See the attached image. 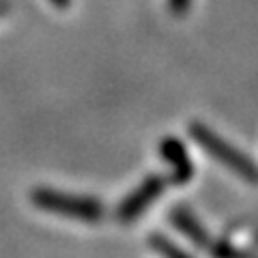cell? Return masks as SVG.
Masks as SVG:
<instances>
[{
	"label": "cell",
	"instance_id": "1",
	"mask_svg": "<svg viewBox=\"0 0 258 258\" xmlns=\"http://www.w3.org/2000/svg\"><path fill=\"white\" fill-rule=\"evenodd\" d=\"M187 132L191 136V140L196 142L200 149H205L215 161L224 164L230 172H235L239 179H243L247 183H258V166L243 151H239L237 147H232L230 142H226L222 136H217L211 127L194 120V123L187 125Z\"/></svg>",
	"mask_w": 258,
	"mask_h": 258
},
{
	"label": "cell",
	"instance_id": "2",
	"mask_svg": "<svg viewBox=\"0 0 258 258\" xmlns=\"http://www.w3.org/2000/svg\"><path fill=\"white\" fill-rule=\"evenodd\" d=\"M35 203L47 209V211L60 213V215H69L76 220H84V222H97L103 215V207L101 203H97L95 198H86V196H67V194H58V191H50V189H41L35 191Z\"/></svg>",
	"mask_w": 258,
	"mask_h": 258
},
{
	"label": "cell",
	"instance_id": "3",
	"mask_svg": "<svg viewBox=\"0 0 258 258\" xmlns=\"http://www.w3.org/2000/svg\"><path fill=\"white\" fill-rule=\"evenodd\" d=\"M166 189V179L159 174H153L149 179H144V183L140 185L136 191H132L129 196L123 200V205L118 207V220L123 222H132L138 215H142L147 211V207L157 200Z\"/></svg>",
	"mask_w": 258,
	"mask_h": 258
},
{
	"label": "cell",
	"instance_id": "4",
	"mask_svg": "<svg viewBox=\"0 0 258 258\" xmlns=\"http://www.w3.org/2000/svg\"><path fill=\"white\" fill-rule=\"evenodd\" d=\"M159 153H161V159H164L172 170V174H170L172 183L185 185L194 179V161L189 159L187 149H185V144L179 138H172V136L164 138L159 144Z\"/></svg>",
	"mask_w": 258,
	"mask_h": 258
},
{
	"label": "cell",
	"instance_id": "5",
	"mask_svg": "<svg viewBox=\"0 0 258 258\" xmlns=\"http://www.w3.org/2000/svg\"><path fill=\"white\" fill-rule=\"evenodd\" d=\"M170 222L174 224V228L179 230L183 237H187L196 247H203V249L211 247L213 241H211L209 230L205 228L203 224H200V220L189 211V209L174 207L172 211H170Z\"/></svg>",
	"mask_w": 258,
	"mask_h": 258
},
{
	"label": "cell",
	"instance_id": "6",
	"mask_svg": "<svg viewBox=\"0 0 258 258\" xmlns=\"http://www.w3.org/2000/svg\"><path fill=\"white\" fill-rule=\"evenodd\" d=\"M149 243L151 247L155 249V252L161 256V258H194L191 254H187L183 247H179L174 243V241H170L166 235H161V232H155V235L149 237Z\"/></svg>",
	"mask_w": 258,
	"mask_h": 258
},
{
	"label": "cell",
	"instance_id": "7",
	"mask_svg": "<svg viewBox=\"0 0 258 258\" xmlns=\"http://www.w3.org/2000/svg\"><path fill=\"white\" fill-rule=\"evenodd\" d=\"M187 7H189V0H170V9L179 15L187 11Z\"/></svg>",
	"mask_w": 258,
	"mask_h": 258
}]
</instances>
